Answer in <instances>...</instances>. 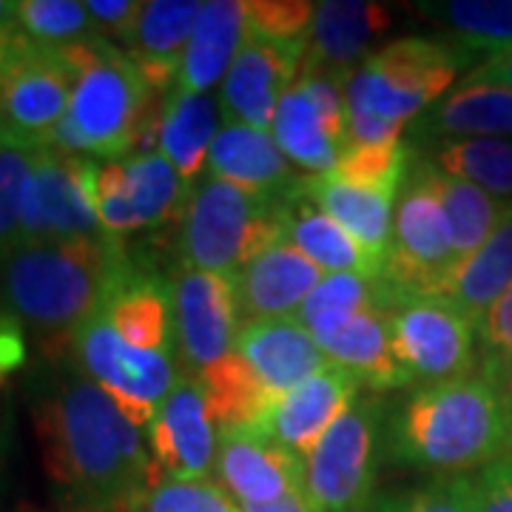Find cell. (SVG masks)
<instances>
[{
  "label": "cell",
  "instance_id": "6da1fadb",
  "mask_svg": "<svg viewBox=\"0 0 512 512\" xmlns=\"http://www.w3.org/2000/svg\"><path fill=\"white\" fill-rule=\"evenodd\" d=\"M35 424L46 473L69 504L140 510L163 481L140 427L83 373H66L37 399Z\"/></svg>",
  "mask_w": 512,
  "mask_h": 512
},
{
  "label": "cell",
  "instance_id": "7a4b0ae2",
  "mask_svg": "<svg viewBox=\"0 0 512 512\" xmlns=\"http://www.w3.org/2000/svg\"><path fill=\"white\" fill-rule=\"evenodd\" d=\"M128 268L120 237L23 242L0 262V305L37 336L72 345Z\"/></svg>",
  "mask_w": 512,
  "mask_h": 512
},
{
  "label": "cell",
  "instance_id": "3957f363",
  "mask_svg": "<svg viewBox=\"0 0 512 512\" xmlns=\"http://www.w3.org/2000/svg\"><path fill=\"white\" fill-rule=\"evenodd\" d=\"M512 453V410L484 376L419 387L390 424V456L427 473L464 476Z\"/></svg>",
  "mask_w": 512,
  "mask_h": 512
},
{
  "label": "cell",
  "instance_id": "277c9868",
  "mask_svg": "<svg viewBox=\"0 0 512 512\" xmlns=\"http://www.w3.org/2000/svg\"><path fill=\"white\" fill-rule=\"evenodd\" d=\"M66 55L77 80L52 148L103 157L106 163L123 160L137 151L140 128L157 94L146 86L134 57L106 37L69 46Z\"/></svg>",
  "mask_w": 512,
  "mask_h": 512
},
{
  "label": "cell",
  "instance_id": "5b68a950",
  "mask_svg": "<svg viewBox=\"0 0 512 512\" xmlns=\"http://www.w3.org/2000/svg\"><path fill=\"white\" fill-rule=\"evenodd\" d=\"M285 194H254L208 177L185 205L180 237L185 268L239 276L248 262L288 239Z\"/></svg>",
  "mask_w": 512,
  "mask_h": 512
},
{
  "label": "cell",
  "instance_id": "8992f818",
  "mask_svg": "<svg viewBox=\"0 0 512 512\" xmlns=\"http://www.w3.org/2000/svg\"><path fill=\"white\" fill-rule=\"evenodd\" d=\"M461 55L430 37H399L367 57L348 83V109L404 126L453 86Z\"/></svg>",
  "mask_w": 512,
  "mask_h": 512
},
{
  "label": "cell",
  "instance_id": "52a82bcc",
  "mask_svg": "<svg viewBox=\"0 0 512 512\" xmlns=\"http://www.w3.org/2000/svg\"><path fill=\"white\" fill-rule=\"evenodd\" d=\"M74 80L66 49H43L18 32L0 69V148H52Z\"/></svg>",
  "mask_w": 512,
  "mask_h": 512
},
{
  "label": "cell",
  "instance_id": "ba28073f",
  "mask_svg": "<svg viewBox=\"0 0 512 512\" xmlns=\"http://www.w3.org/2000/svg\"><path fill=\"white\" fill-rule=\"evenodd\" d=\"M393 356L410 384L456 382L478 373L476 322L441 296L407 299L387 311Z\"/></svg>",
  "mask_w": 512,
  "mask_h": 512
},
{
  "label": "cell",
  "instance_id": "9c48e42d",
  "mask_svg": "<svg viewBox=\"0 0 512 512\" xmlns=\"http://www.w3.org/2000/svg\"><path fill=\"white\" fill-rule=\"evenodd\" d=\"M379 404L356 399L305 458V498L316 512H365L379 473Z\"/></svg>",
  "mask_w": 512,
  "mask_h": 512
},
{
  "label": "cell",
  "instance_id": "30bf717a",
  "mask_svg": "<svg viewBox=\"0 0 512 512\" xmlns=\"http://www.w3.org/2000/svg\"><path fill=\"white\" fill-rule=\"evenodd\" d=\"M69 350L80 373L100 384L140 430L151 424L157 407L180 382L174 353L128 345L100 311L77 328Z\"/></svg>",
  "mask_w": 512,
  "mask_h": 512
},
{
  "label": "cell",
  "instance_id": "8fae6325",
  "mask_svg": "<svg viewBox=\"0 0 512 512\" xmlns=\"http://www.w3.org/2000/svg\"><path fill=\"white\" fill-rule=\"evenodd\" d=\"M456 265L447 217L416 168L396 202L393 237L382 271L384 285L396 296V302L439 296Z\"/></svg>",
  "mask_w": 512,
  "mask_h": 512
},
{
  "label": "cell",
  "instance_id": "7c38bea8",
  "mask_svg": "<svg viewBox=\"0 0 512 512\" xmlns=\"http://www.w3.org/2000/svg\"><path fill=\"white\" fill-rule=\"evenodd\" d=\"M97 163L60 148H40L23 194V242L106 239L94 202Z\"/></svg>",
  "mask_w": 512,
  "mask_h": 512
},
{
  "label": "cell",
  "instance_id": "4fadbf2b",
  "mask_svg": "<svg viewBox=\"0 0 512 512\" xmlns=\"http://www.w3.org/2000/svg\"><path fill=\"white\" fill-rule=\"evenodd\" d=\"M188 200V183L160 151L97 165L94 202L109 237H126L183 217Z\"/></svg>",
  "mask_w": 512,
  "mask_h": 512
},
{
  "label": "cell",
  "instance_id": "5bb4252c",
  "mask_svg": "<svg viewBox=\"0 0 512 512\" xmlns=\"http://www.w3.org/2000/svg\"><path fill=\"white\" fill-rule=\"evenodd\" d=\"M174 285V333L188 370L200 376L237 345L242 328L237 276L183 268Z\"/></svg>",
  "mask_w": 512,
  "mask_h": 512
},
{
  "label": "cell",
  "instance_id": "9a60e30c",
  "mask_svg": "<svg viewBox=\"0 0 512 512\" xmlns=\"http://www.w3.org/2000/svg\"><path fill=\"white\" fill-rule=\"evenodd\" d=\"M308 43L274 40L245 29L242 46L222 80L220 109L228 123L271 131L276 109L302 72Z\"/></svg>",
  "mask_w": 512,
  "mask_h": 512
},
{
  "label": "cell",
  "instance_id": "2e32d148",
  "mask_svg": "<svg viewBox=\"0 0 512 512\" xmlns=\"http://www.w3.org/2000/svg\"><path fill=\"white\" fill-rule=\"evenodd\" d=\"M148 444L165 481H208L217 470L220 430L200 376H180L148 424Z\"/></svg>",
  "mask_w": 512,
  "mask_h": 512
},
{
  "label": "cell",
  "instance_id": "e0dca14e",
  "mask_svg": "<svg viewBox=\"0 0 512 512\" xmlns=\"http://www.w3.org/2000/svg\"><path fill=\"white\" fill-rule=\"evenodd\" d=\"M359 390L362 382L353 373L330 362L274 404L259 436H268L305 461L330 427L356 404Z\"/></svg>",
  "mask_w": 512,
  "mask_h": 512
},
{
  "label": "cell",
  "instance_id": "ac0fdd59",
  "mask_svg": "<svg viewBox=\"0 0 512 512\" xmlns=\"http://www.w3.org/2000/svg\"><path fill=\"white\" fill-rule=\"evenodd\" d=\"M390 29V12L382 3L365 0H325L316 3L302 72L308 77H328L348 86L356 63L370 57V46Z\"/></svg>",
  "mask_w": 512,
  "mask_h": 512
},
{
  "label": "cell",
  "instance_id": "d6986e66",
  "mask_svg": "<svg viewBox=\"0 0 512 512\" xmlns=\"http://www.w3.org/2000/svg\"><path fill=\"white\" fill-rule=\"evenodd\" d=\"M214 473L239 507L305 495V461L259 433H222Z\"/></svg>",
  "mask_w": 512,
  "mask_h": 512
},
{
  "label": "cell",
  "instance_id": "ffe728a7",
  "mask_svg": "<svg viewBox=\"0 0 512 512\" xmlns=\"http://www.w3.org/2000/svg\"><path fill=\"white\" fill-rule=\"evenodd\" d=\"M234 350L251 365L256 379L268 387L276 402L330 365L311 330L296 316L245 319Z\"/></svg>",
  "mask_w": 512,
  "mask_h": 512
},
{
  "label": "cell",
  "instance_id": "44dd1931",
  "mask_svg": "<svg viewBox=\"0 0 512 512\" xmlns=\"http://www.w3.org/2000/svg\"><path fill=\"white\" fill-rule=\"evenodd\" d=\"M325 276L328 274L316 268L299 248H293L288 239L276 242L274 248H268L239 271L237 293L242 322L296 316Z\"/></svg>",
  "mask_w": 512,
  "mask_h": 512
},
{
  "label": "cell",
  "instance_id": "7402d4cb",
  "mask_svg": "<svg viewBox=\"0 0 512 512\" xmlns=\"http://www.w3.org/2000/svg\"><path fill=\"white\" fill-rule=\"evenodd\" d=\"M100 313L117 336L140 350L174 353V285L131 262Z\"/></svg>",
  "mask_w": 512,
  "mask_h": 512
},
{
  "label": "cell",
  "instance_id": "603a6c76",
  "mask_svg": "<svg viewBox=\"0 0 512 512\" xmlns=\"http://www.w3.org/2000/svg\"><path fill=\"white\" fill-rule=\"evenodd\" d=\"M202 3L194 0H148L128 43V55L140 66L151 94L165 97L177 86L185 49L200 20Z\"/></svg>",
  "mask_w": 512,
  "mask_h": 512
},
{
  "label": "cell",
  "instance_id": "cb8c5ba5",
  "mask_svg": "<svg viewBox=\"0 0 512 512\" xmlns=\"http://www.w3.org/2000/svg\"><path fill=\"white\" fill-rule=\"evenodd\" d=\"M285 234L293 248H299L325 274L382 276V259L370 254L359 239L350 237L305 194L302 177L285 194Z\"/></svg>",
  "mask_w": 512,
  "mask_h": 512
},
{
  "label": "cell",
  "instance_id": "d4e9b609",
  "mask_svg": "<svg viewBox=\"0 0 512 512\" xmlns=\"http://www.w3.org/2000/svg\"><path fill=\"white\" fill-rule=\"evenodd\" d=\"M271 137L282 154L308 171V177L333 174L342 154L348 151V131L330 123L328 114L313 100L311 89L302 77H296L288 94L282 97L276 109Z\"/></svg>",
  "mask_w": 512,
  "mask_h": 512
},
{
  "label": "cell",
  "instance_id": "484cf974",
  "mask_svg": "<svg viewBox=\"0 0 512 512\" xmlns=\"http://www.w3.org/2000/svg\"><path fill=\"white\" fill-rule=\"evenodd\" d=\"M208 171L214 180L239 185L254 194H285L299 180L271 131L242 123H225L220 128L208 154Z\"/></svg>",
  "mask_w": 512,
  "mask_h": 512
},
{
  "label": "cell",
  "instance_id": "4316f807",
  "mask_svg": "<svg viewBox=\"0 0 512 512\" xmlns=\"http://www.w3.org/2000/svg\"><path fill=\"white\" fill-rule=\"evenodd\" d=\"M245 37V9L239 0L202 3L200 20L185 49L177 92L208 94L225 80Z\"/></svg>",
  "mask_w": 512,
  "mask_h": 512
},
{
  "label": "cell",
  "instance_id": "83f0119b",
  "mask_svg": "<svg viewBox=\"0 0 512 512\" xmlns=\"http://www.w3.org/2000/svg\"><path fill=\"white\" fill-rule=\"evenodd\" d=\"M328 362L345 367L370 390L407 387L410 379L393 356L387 311H370L350 319L348 325L316 339Z\"/></svg>",
  "mask_w": 512,
  "mask_h": 512
},
{
  "label": "cell",
  "instance_id": "f1b7e54d",
  "mask_svg": "<svg viewBox=\"0 0 512 512\" xmlns=\"http://www.w3.org/2000/svg\"><path fill=\"white\" fill-rule=\"evenodd\" d=\"M419 131L436 140L456 137H498L512 140V92L493 83L461 80L456 92L421 114Z\"/></svg>",
  "mask_w": 512,
  "mask_h": 512
},
{
  "label": "cell",
  "instance_id": "f546056e",
  "mask_svg": "<svg viewBox=\"0 0 512 512\" xmlns=\"http://www.w3.org/2000/svg\"><path fill=\"white\" fill-rule=\"evenodd\" d=\"M220 134V103L208 94H185L171 89L160 114L157 151L191 185L208 163L211 146Z\"/></svg>",
  "mask_w": 512,
  "mask_h": 512
},
{
  "label": "cell",
  "instance_id": "4dcf8cb0",
  "mask_svg": "<svg viewBox=\"0 0 512 512\" xmlns=\"http://www.w3.org/2000/svg\"><path fill=\"white\" fill-rule=\"evenodd\" d=\"M211 419L222 433H262L276 399L256 379L251 365L231 350L200 373Z\"/></svg>",
  "mask_w": 512,
  "mask_h": 512
},
{
  "label": "cell",
  "instance_id": "1f68e13d",
  "mask_svg": "<svg viewBox=\"0 0 512 512\" xmlns=\"http://www.w3.org/2000/svg\"><path fill=\"white\" fill-rule=\"evenodd\" d=\"M305 194L311 197L328 217L339 222L350 237H356L367 251L379 259H387L396 202L393 194H379L367 188L339 183L333 177H302Z\"/></svg>",
  "mask_w": 512,
  "mask_h": 512
},
{
  "label": "cell",
  "instance_id": "d6a6232c",
  "mask_svg": "<svg viewBox=\"0 0 512 512\" xmlns=\"http://www.w3.org/2000/svg\"><path fill=\"white\" fill-rule=\"evenodd\" d=\"M419 171L447 217L458 262L478 251L504 222L510 220L512 202L498 200L493 194L481 191L478 185L447 177L430 163H421Z\"/></svg>",
  "mask_w": 512,
  "mask_h": 512
},
{
  "label": "cell",
  "instance_id": "836d02e7",
  "mask_svg": "<svg viewBox=\"0 0 512 512\" xmlns=\"http://www.w3.org/2000/svg\"><path fill=\"white\" fill-rule=\"evenodd\" d=\"M512 288V214L493 237L478 251L464 256L447 276L441 299L453 302L458 311L467 313L473 322L493 308L495 302Z\"/></svg>",
  "mask_w": 512,
  "mask_h": 512
},
{
  "label": "cell",
  "instance_id": "e575fe53",
  "mask_svg": "<svg viewBox=\"0 0 512 512\" xmlns=\"http://www.w3.org/2000/svg\"><path fill=\"white\" fill-rule=\"evenodd\" d=\"M396 296L384 285L379 276H359V274H328L316 291L305 299L299 308L296 319L311 330L313 339L328 336L350 319L370 311H390L396 308Z\"/></svg>",
  "mask_w": 512,
  "mask_h": 512
},
{
  "label": "cell",
  "instance_id": "d590c367",
  "mask_svg": "<svg viewBox=\"0 0 512 512\" xmlns=\"http://www.w3.org/2000/svg\"><path fill=\"white\" fill-rule=\"evenodd\" d=\"M427 163L436 171L478 185L498 200L512 202V140L456 137L430 146Z\"/></svg>",
  "mask_w": 512,
  "mask_h": 512
},
{
  "label": "cell",
  "instance_id": "8d00e7d4",
  "mask_svg": "<svg viewBox=\"0 0 512 512\" xmlns=\"http://www.w3.org/2000/svg\"><path fill=\"white\" fill-rule=\"evenodd\" d=\"M430 18L441 20L473 52H510L512 49V0H450L421 3Z\"/></svg>",
  "mask_w": 512,
  "mask_h": 512
},
{
  "label": "cell",
  "instance_id": "74e56055",
  "mask_svg": "<svg viewBox=\"0 0 512 512\" xmlns=\"http://www.w3.org/2000/svg\"><path fill=\"white\" fill-rule=\"evenodd\" d=\"M18 32L43 49H69L103 37L86 3L77 0H18Z\"/></svg>",
  "mask_w": 512,
  "mask_h": 512
},
{
  "label": "cell",
  "instance_id": "f35d334b",
  "mask_svg": "<svg viewBox=\"0 0 512 512\" xmlns=\"http://www.w3.org/2000/svg\"><path fill=\"white\" fill-rule=\"evenodd\" d=\"M325 177H333V180L353 185V188H367V191L399 197L404 177H407V148L402 143L348 148L339 165L333 168V174H325Z\"/></svg>",
  "mask_w": 512,
  "mask_h": 512
},
{
  "label": "cell",
  "instance_id": "ab89813d",
  "mask_svg": "<svg viewBox=\"0 0 512 512\" xmlns=\"http://www.w3.org/2000/svg\"><path fill=\"white\" fill-rule=\"evenodd\" d=\"M37 151L0 148V262L23 245L20 208L35 168Z\"/></svg>",
  "mask_w": 512,
  "mask_h": 512
},
{
  "label": "cell",
  "instance_id": "60d3db41",
  "mask_svg": "<svg viewBox=\"0 0 512 512\" xmlns=\"http://www.w3.org/2000/svg\"><path fill=\"white\" fill-rule=\"evenodd\" d=\"M478 376L504 390L512 376V288L476 325Z\"/></svg>",
  "mask_w": 512,
  "mask_h": 512
},
{
  "label": "cell",
  "instance_id": "b9f144b4",
  "mask_svg": "<svg viewBox=\"0 0 512 512\" xmlns=\"http://www.w3.org/2000/svg\"><path fill=\"white\" fill-rule=\"evenodd\" d=\"M137 512H242L217 481H160Z\"/></svg>",
  "mask_w": 512,
  "mask_h": 512
},
{
  "label": "cell",
  "instance_id": "7bdbcfd3",
  "mask_svg": "<svg viewBox=\"0 0 512 512\" xmlns=\"http://www.w3.org/2000/svg\"><path fill=\"white\" fill-rule=\"evenodd\" d=\"M242 9H245V29L274 40H293V43H308L316 18V3H305V0H251L242 3Z\"/></svg>",
  "mask_w": 512,
  "mask_h": 512
},
{
  "label": "cell",
  "instance_id": "ee69618b",
  "mask_svg": "<svg viewBox=\"0 0 512 512\" xmlns=\"http://www.w3.org/2000/svg\"><path fill=\"white\" fill-rule=\"evenodd\" d=\"M376 512H476L470 476H450L433 481L413 493L384 498Z\"/></svg>",
  "mask_w": 512,
  "mask_h": 512
},
{
  "label": "cell",
  "instance_id": "f6af8a7d",
  "mask_svg": "<svg viewBox=\"0 0 512 512\" xmlns=\"http://www.w3.org/2000/svg\"><path fill=\"white\" fill-rule=\"evenodd\" d=\"M470 481L476 512H512V453L476 470Z\"/></svg>",
  "mask_w": 512,
  "mask_h": 512
},
{
  "label": "cell",
  "instance_id": "bcb514c9",
  "mask_svg": "<svg viewBox=\"0 0 512 512\" xmlns=\"http://www.w3.org/2000/svg\"><path fill=\"white\" fill-rule=\"evenodd\" d=\"M143 0H86V9L97 23L100 35L117 37L123 43H131V37L137 32V23L143 15Z\"/></svg>",
  "mask_w": 512,
  "mask_h": 512
},
{
  "label": "cell",
  "instance_id": "7dc6e473",
  "mask_svg": "<svg viewBox=\"0 0 512 512\" xmlns=\"http://www.w3.org/2000/svg\"><path fill=\"white\" fill-rule=\"evenodd\" d=\"M467 80H476V83H493L501 89H510L512 92V49L510 52H498L490 55L481 66H476L473 72L467 74Z\"/></svg>",
  "mask_w": 512,
  "mask_h": 512
},
{
  "label": "cell",
  "instance_id": "c3c4849f",
  "mask_svg": "<svg viewBox=\"0 0 512 512\" xmlns=\"http://www.w3.org/2000/svg\"><path fill=\"white\" fill-rule=\"evenodd\" d=\"M242 512H316L308 504L305 495H288L282 501H274V504H248L242 507Z\"/></svg>",
  "mask_w": 512,
  "mask_h": 512
},
{
  "label": "cell",
  "instance_id": "681fc988",
  "mask_svg": "<svg viewBox=\"0 0 512 512\" xmlns=\"http://www.w3.org/2000/svg\"><path fill=\"white\" fill-rule=\"evenodd\" d=\"M18 29V0H0V32Z\"/></svg>",
  "mask_w": 512,
  "mask_h": 512
},
{
  "label": "cell",
  "instance_id": "f907efd6",
  "mask_svg": "<svg viewBox=\"0 0 512 512\" xmlns=\"http://www.w3.org/2000/svg\"><path fill=\"white\" fill-rule=\"evenodd\" d=\"M15 35H18V29L0 32V69H3L6 57H9V52H12V43H15Z\"/></svg>",
  "mask_w": 512,
  "mask_h": 512
},
{
  "label": "cell",
  "instance_id": "816d5d0a",
  "mask_svg": "<svg viewBox=\"0 0 512 512\" xmlns=\"http://www.w3.org/2000/svg\"><path fill=\"white\" fill-rule=\"evenodd\" d=\"M29 512H137V510H109V507H80V504H69L63 510H29Z\"/></svg>",
  "mask_w": 512,
  "mask_h": 512
},
{
  "label": "cell",
  "instance_id": "f5cc1de1",
  "mask_svg": "<svg viewBox=\"0 0 512 512\" xmlns=\"http://www.w3.org/2000/svg\"><path fill=\"white\" fill-rule=\"evenodd\" d=\"M504 396H507V402H510V410H512V376H510V382L504 384Z\"/></svg>",
  "mask_w": 512,
  "mask_h": 512
},
{
  "label": "cell",
  "instance_id": "db71d44e",
  "mask_svg": "<svg viewBox=\"0 0 512 512\" xmlns=\"http://www.w3.org/2000/svg\"><path fill=\"white\" fill-rule=\"evenodd\" d=\"M0 382H3V373H0Z\"/></svg>",
  "mask_w": 512,
  "mask_h": 512
}]
</instances>
